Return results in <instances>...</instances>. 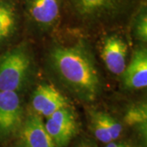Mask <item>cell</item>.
<instances>
[{"label": "cell", "instance_id": "5b68a950", "mask_svg": "<svg viewBox=\"0 0 147 147\" xmlns=\"http://www.w3.org/2000/svg\"><path fill=\"white\" fill-rule=\"evenodd\" d=\"M24 95L0 91V146L17 139L26 115Z\"/></svg>", "mask_w": 147, "mask_h": 147}, {"label": "cell", "instance_id": "8fae6325", "mask_svg": "<svg viewBox=\"0 0 147 147\" xmlns=\"http://www.w3.org/2000/svg\"><path fill=\"white\" fill-rule=\"evenodd\" d=\"M122 84L128 91L144 90L147 87V47L146 44L137 43L131 54V60L123 74Z\"/></svg>", "mask_w": 147, "mask_h": 147}, {"label": "cell", "instance_id": "52a82bcc", "mask_svg": "<svg viewBox=\"0 0 147 147\" xmlns=\"http://www.w3.org/2000/svg\"><path fill=\"white\" fill-rule=\"evenodd\" d=\"M125 31L109 32L100 35V57L109 72L121 77L127 66L128 42Z\"/></svg>", "mask_w": 147, "mask_h": 147}, {"label": "cell", "instance_id": "2e32d148", "mask_svg": "<svg viewBox=\"0 0 147 147\" xmlns=\"http://www.w3.org/2000/svg\"><path fill=\"white\" fill-rule=\"evenodd\" d=\"M104 147H131V146L126 142H122V141H115V142H110L105 144Z\"/></svg>", "mask_w": 147, "mask_h": 147}, {"label": "cell", "instance_id": "e0dca14e", "mask_svg": "<svg viewBox=\"0 0 147 147\" xmlns=\"http://www.w3.org/2000/svg\"><path fill=\"white\" fill-rule=\"evenodd\" d=\"M9 147H26L22 142H21L19 140H15V142H13L12 145H11Z\"/></svg>", "mask_w": 147, "mask_h": 147}, {"label": "cell", "instance_id": "5bb4252c", "mask_svg": "<svg viewBox=\"0 0 147 147\" xmlns=\"http://www.w3.org/2000/svg\"><path fill=\"white\" fill-rule=\"evenodd\" d=\"M127 32L137 43H147V1L142 3L132 16Z\"/></svg>", "mask_w": 147, "mask_h": 147}, {"label": "cell", "instance_id": "6da1fadb", "mask_svg": "<svg viewBox=\"0 0 147 147\" xmlns=\"http://www.w3.org/2000/svg\"><path fill=\"white\" fill-rule=\"evenodd\" d=\"M43 57L45 73L64 94L90 105L105 91L100 72L89 38L65 29H59Z\"/></svg>", "mask_w": 147, "mask_h": 147}, {"label": "cell", "instance_id": "9c48e42d", "mask_svg": "<svg viewBox=\"0 0 147 147\" xmlns=\"http://www.w3.org/2000/svg\"><path fill=\"white\" fill-rule=\"evenodd\" d=\"M70 105L68 97L54 84L40 83L34 86L29 98L27 110L47 119L58 110Z\"/></svg>", "mask_w": 147, "mask_h": 147}, {"label": "cell", "instance_id": "277c9868", "mask_svg": "<svg viewBox=\"0 0 147 147\" xmlns=\"http://www.w3.org/2000/svg\"><path fill=\"white\" fill-rule=\"evenodd\" d=\"M25 31L40 38L59 30L62 20V0H21Z\"/></svg>", "mask_w": 147, "mask_h": 147}, {"label": "cell", "instance_id": "7a4b0ae2", "mask_svg": "<svg viewBox=\"0 0 147 147\" xmlns=\"http://www.w3.org/2000/svg\"><path fill=\"white\" fill-rule=\"evenodd\" d=\"M147 0H62L60 29L91 38L114 31L127 32L131 17Z\"/></svg>", "mask_w": 147, "mask_h": 147}, {"label": "cell", "instance_id": "9a60e30c", "mask_svg": "<svg viewBox=\"0 0 147 147\" xmlns=\"http://www.w3.org/2000/svg\"><path fill=\"white\" fill-rule=\"evenodd\" d=\"M74 147H98L94 140L88 137H83L75 143Z\"/></svg>", "mask_w": 147, "mask_h": 147}, {"label": "cell", "instance_id": "3957f363", "mask_svg": "<svg viewBox=\"0 0 147 147\" xmlns=\"http://www.w3.org/2000/svg\"><path fill=\"white\" fill-rule=\"evenodd\" d=\"M35 55L28 40L18 41L0 53V91L25 96L37 78Z\"/></svg>", "mask_w": 147, "mask_h": 147}, {"label": "cell", "instance_id": "30bf717a", "mask_svg": "<svg viewBox=\"0 0 147 147\" xmlns=\"http://www.w3.org/2000/svg\"><path fill=\"white\" fill-rule=\"evenodd\" d=\"M88 128L95 139L103 144L119 140L123 131L120 120L105 110L88 105L86 108Z\"/></svg>", "mask_w": 147, "mask_h": 147}, {"label": "cell", "instance_id": "8992f818", "mask_svg": "<svg viewBox=\"0 0 147 147\" xmlns=\"http://www.w3.org/2000/svg\"><path fill=\"white\" fill-rule=\"evenodd\" d=\"M44 126L56 147H68L80 131L78 115L71 105L47 118Z\"/></svg>", "mask_w": 147, "mask_h": 147}, {"label": "cell", "instance_id": "ba28073f", "mask_svg": "<svg viewBox=\"0 0 147 147\" xmlns=\"http://www.w3.org/2000/svg\"><path fill=\"white\" fill-rule=\"evenodd\" d=\"M24 31L21 0H0V53L18 42Z\"/></svg>", "mask_w": 147, "mask_h": 147}, {"label": "cell", "instance_id": "7c38bea8", "mask_svg": "<svg viewBox=\"0 0 147 147\" xmlns=\"http://www.w3.org/2000/svg\"><path fill=\"white\" fill-rule=\"evenodd\" d=\"M26 110L17 140L26 147H56L45 128L42 118Z\"/></svg>", "mask_w": 147, "mask_h": 147}, {"label": "cell", "instance_id": "4fadbf2b", "mask_svg": "<svg viewBox=\"0 0 147 147\" xmlns=\"http://www.w3.org/2000/svg\"><path fill=\"white\" fill-rule=\"evenodd\" d=\"M137 131L146 143L147 136V104L144 100L127 105L123 114V123Z\"/></svg>", "mask_w": 147, "mask_h": 147}]
</instances>
